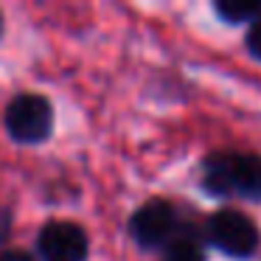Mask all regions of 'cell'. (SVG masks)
I'll list each match as a JSON object with an SVG mask.
<instances>
[{
  "label": "cell",
  "mask_w": 261,
  "mask_h": 261,
  "mask_svg": "<svg viewBox=\"0 0 261 261\" xmlns=\"http://www.w3.org/2000/svg\"><path fill=\"white\" fill-rule=\"evenodd\" d=\"M233 194L261 202V154H233Z\"/></svg>",
  "instance_id": "cell-6"
},
{
  "label": "cell",
  "mask_w": 261,
  "mask_h": 261,
  "mask_svg": "<svg viewBox=\"0 0 261 261\" xmlns=\"http://www.w3.org/2000/svg\"><path fill=\"white\" fill-rule=\"evenodd\" d=\"M177 230H180V216L169 199H149L129 219V236L143 250H166L174 239H180Z\"/></svg>",
  "instance_id": "cell-2"
},
{
  "label": "cell",
  "mask_w": 261,
  "mask_h": 261,
  "mask_svg": "<svg viewBox=\"0 0 261 261\" xmlns=\"http://www.w3.org/2000/svg\"><path fill=\"white\" fill-rule=\"evenodd\" d=\"M37 250L42 261H87L90 242L76 222L54 219L37 236Z\"/></svg>",
  "instance_id": "cell-4"
},
{
  "label": "cell",
  "mask_w": 261,
  "mask_h": 261,
  "mask_svg": "<svg viewBox=\"0 0 261 261\" xmlns=\"http://www.w3.org/2000/svg\"><path fill=\"white\" fill-rule=\"evenodd\" d=\"M6 129L17 143H40L54 129V107L40 93H20L6 107Z\"/></svg>",
  "instance_id": "cell-3"
},
{
  "label": "cell",
  "mask_w": 261,
  "mask_h": 261,
  "mask_svg": "<svg viewBox=\"0 0 261 261\" xmlns=\"http://www.w3.org/2000/svg\"><path fill=\"white\" fill-rule=\"evenodd\" d=\"M160 261H205V250L194 239L180 236L163 250V258Z\"/></svg>",
  "instance_id": "cell-8"
},
{
  "label": "cell",
  "mask_w": 261,
  "mask_h": 261,
  "mask_svg": "<svg viewBox=\"0 0 261 261\" xmlns=\"http://www.w3.org/2000/svg\"><path fill=\"white\" fill-rule=\"evenodd\" d=\"M214 9L230 25H242V23L253 25L255 20H261V0H219Z\"/></svg>",
  "instance_id": "cell-7"
},
{
  "label": "cell",
  "mask_w": 261,
  "mask_h": 261,
  "mask_svg": "<svg viewBox=\"0 0 261 261\" xmlns=\"http://www.w3.org/2000/svg\"><path fill=\"white\" fill-rule=\"evenodd\" d=\"M202 188L214 197L233 194V152H214L202 163Z\"/></svg>",
  "instance_id": "cell-5"
},
{
  "label": "cell",
  "mask_w": 261,
  "mask_h": 261,
  "mask_svg": "<svg viewBox=\"0 0 261 261\" xmlns=\"http://www.w3.org/2000/svg\"><path fill=\"white\" fill-rule=\"evenodd\" d=\"M0 31H3V14H0Z\"/></svg>",
  "instance_id": "cell-11"
},
{
  "label": "cell",
  "mask_w": 261,
  "mask_h": 261,
  "mask_svg": "<svg viewBox=\"0 0 261 261\" xmlns=\"http://www.w3.org/2000/svg\"><path fill=\"white\" fill-rule=\"evenodd\" d=\"M0 261H34V255L25 253V250H3Z\"/></svg>",
  "instance_id": "cell-10"
},
{
  "label": "cell",
  "mask_w": 261,
  "mask_h": 261,
  "mask_svg": "<svg viewBox=\"0 0 261 261\" xmlns=\"http://www.w3.org/2000/svg\"><path fill=\"white\" fill-rule=\"evenodd\" d=\"M205 236L219 253L230 258H250L261 244L258 225L236 208H222L211 214L205 222Z\"/></svg>",
  "instance_id": "cell-1"
},
{
  "label": "cell",
  "mask_w": 261,
  "mask_h": 261,
  "mask_svg": "<svg viewBox=\"0 0 261 261\" xmlns=\"http://www.w3.org/2000/svg\"><path fill=\"white\" fill-rule=\"evenodd\" d=\"M244 42H247V51L261 62V20H255V23L247 29V40Z\"/></svg>",
  "instance_id": "cell-9"
}]
</instances>
